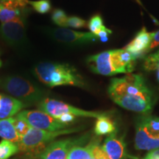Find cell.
I'll return each instance as SVG.
<instances>
[{"label": "cell", "instance_id": "9", "mask_svg": "<svg viewBox=\"0 0 159 159\" xmlns=\"http://www.w3.org/2000/svg\"><path fill=\"white\" fill-rule=\"evenodd\" d=\"M90 137V133L76 138L53 141L40 154L39 159H66L73 147L85 144Z\"/></svg>", "mask_w": 159, "mask_h": 159}, {"label": "cell", "instance_id": "14", "mask_svg": "<svg viewBox=\"0 0 159 159\" xmlns=\"http://www.w3.org/2000/svg\"><path fill=\"white\" fill-rule=\"evenodd\" d=\"M152 41V33H148L145 27L137 33L136 37L125 48L137 59L144 53L149 52L150 43Z\"/></svg>", "mask_w": 159, "mask_h": 159}, {"label": "cell", "instance_id": "6", "mask_svg": "<svg viewBox=\"0 0 159 159\" xmlns=\"http://www.w3.org/2000/svg\"><path fill=\"white\" fill-rule=\"evenodd\" d=\"M135 148L149 151L159 149V117L144 114L136 119Z\"/></svg>", "mask_w": 159, "mask_h": 159}, {"label": "cell", "instance_id": "35", "mask_svg": "<svg viewBox=\"0 0 159 159\" xmlns=\"http://www.w3.org/2000/svg\"><path fill=\"white\" fill-rule=\"evenodd\" d=\"M137 1H138V2H139V0H137Z\"/></svg>", "mask_w": 159, "mask_h": 159}, {"label": "cell", "instance_id": "10", "mask_svg": "<svg viewBox=\"0 0 159 159\" xmlns=\"http://www.w3.org/2000/svg\"><path fill=\"white\" fill-rule=\"evenodd\" d=\"M27 13L16 19L2 23L0 26V36L5 42L13 47L23 44L25 40V22Z\"/></svg>", "mask_w": 159, "mask_h": 159}, {"label": "cell", "instance_id": "28", "mask_svg": "<svg viewBox=\"0 0 159 159\" xmlns=\"http://www.w3.org/2000/svg\"><path fill=\"white\" fill-rule=\"evenodd\" d=\"M158 46H159V30L152 33V41L150 43L149 51L152 50V49L158 47Z\"/></svg>", "mask_w": 159, "mask_h": 159}, {"label": "cell", "instance_id": "34", "mask_svg": "<svg viewBox=\"0 0 159 159\" xmlns=\"http://www.w3.org/2000/svg\"><path fill=\"white\" fill-rule=\"evenodd\" d=\"M2 66V61H1V59H0V66Z\"/></svg>", "mask_w": 159, "mask_h": 159}, {"label": "cell", "instance_id": "25", "mask_svg": "<svg viewBox=\"0 0 159 159\" xmlns=\"http://www.w3.org/2000/svg\"><path fill=\"white\" fill-rule=\"evenodd\" d=\"M88 26L86 21L77 16H69L67 19L66 27H70L73 28H83Z\"/></svg>", "mask_w": 159, "mask_h": 159}, {"label": "cell", "instance_id": "2", "mask_svg": "<svg viewBox=\"0 0 159 159\" xmlns=\"http://www.w3.org/2000/svg\"><path fill=\"white\" fill-rule=\"evenodd\" d=\"M136 58L124 49L105 51L91 55L87 64L93 72L104 76L116 74H130L134 70Z\"/></svg>", "mask_w": 159, "mask_h": 159}, {"label": "cell", "instance_id": "26", "mask_svg": "<svg viewBox=\"0 0 159 159\" xmlns=\"http://www.w3.org/2000/svg\"><path fill=\"white\" fill-rule=\"evenodd\" d=\"M99 142H97L93 148L92 154L94 159H109L108 155L105 152L102 147L99 146Z\"/></svg>", "mask_w": 159, "mask_h": 159}, {"label": "cell", "instance_id": "30", "mask_svg": "<svg viewBox=\"0 0 159 159\" xmlns=\"http://www.w3.org/2000/svg\"><path fill=\"white\" fill-rule=\"evenodd\" d=\"M143 159H159V149L151 150Z\"/></svg>", "mask_w": 159, "mask_h": 159}, {"label": "cell", "instance_id": "24", "mask_svg": "<svg viewBox=\"0 0 159 159\" xmlns=\"http://www.w3.org/2000/svg\"><path fill=\"white\" fill-rule=\"evenodd\" d=\"M103 26L104 25H103L102 19L99 15H95L93 17H91L88 24V27L91 33H94L96 35L98 33V32L102 29Z\"/></svg>", "mask_w": 159, "mask_h": 159}, {"label": "cell", "instance_id": "33", "mask_svg": "<svg viewBox=\"0 0 159 159\" xmlns=\"http://www.w3.org/2000/svg\"><path fill=\"white\" fill-rule=\"evenodd\" d=\"M158 80H159V69H158Z\"/></svg>", "mask_w": 159, "mask_h": 159}, {"label": "cell", "instance_id": "13", "mask_svg": "<svg viewBox=\"0 0 159 159\" xmlns=\"http://www.w3.org/2000/svg\"><path fill=\"white\" fill-rule=\"evenodd\" d=\"M102 148L109 159H127L129 158L126 144L122 137L117 135V130L105 139Z\"/></svg>", "mask_w": 159, "mask_h": 159}, {"label": "cell", "instance_id": "36", "mask_svg": "<svg viewBox=\"0 0 159 159\" xmlns=\"http://www.w3.org/2000/svg\"><path fill=\"white\" fill-rule=\"evenodd\" d=\"M93 159H94V158H93Z\"/></svg>", "mask_w": 159, "mask_h": 159}, {"label": "cell", "instance_id": "23", "mask_svg": "<svg viewBox=\"0 0 159 159\" xmlns=\"http://www.w3.org/2000/svg\"><path fill=\"white\" fill-rule=\"evenodd\" d=\"M68 16L66 13L61 9H55L52 13V20L55 25L61 27H66Z\"/></svg>", "mask_w": 159, "mask_h": 159}, {"label": "cell", "instance_id": "1", "mask_svg": "<svg viewBox=\"0 0 159 159\" xmlns=\"http://www.w3.org/2000/svg\"><path fill=\"white\" fill-rule=\"evenodd\" d=\"M108 94L115 103L128 111L148 114L153 108V94L142 75L128 74L113 78Z\"/></svg>", "mask_w": 159, "mask_h": 159}, {"label": "cell", "instance_id": "18", "mask_svg": "<svg viewBox=\"0 0 159 159\" xmlns=\"http://www.w3.org/2000/svg\"><path fill=\"white\" fill-rule=\"evenodd\" d=\"M94 133L97 136L110 135L116 130V125L108 115H104L97 118L94 126Z\"/></svg>", "mask_w": 159, "mask_h": 159}, {"label": "cell", "instance_id": "22", "mask_svg": "<svg viewBox=\"0 0 159 159\" xmlns=\"http://www.w3.org/2000/svg\"><path fill=\"white\" fill-rule=\"evenodd\" d=\"M13 119L14 128L16 130L18 135L21 139L24 136H25L27 134V132L31 128V127L25 120L19 118V117L15 116L13 117Z\"/></svg>", "mask_w": 159, "mask_h": 159}, {"label": "cell", "instance_id": "32", "mask_svg": "<svg viewBox=\"0 0 159 159\" xmlns=\"http://www.w3.org/2000/svg\"><path fill=\"white\" fill-rule=\"evenodd\" d=\"M22 159H37L36 158H22Z\"/></svg>", "mask_w": 159, "mask_h": 159}, {"label": "cell", "instance_id": "4", "mask_svg": "<svg viewBox=\"0 0 159 159\" xmlns=\"http://www.w3.org/2000/svg\"><path fill=\"white\" fill-rule=\"evenodd\" d=\"M0 88L25 105L39 103L44 99L45 92L30 81L19 76L9 75L0 80Z\"/></svg>", "mask_w": 159, "mask_h": 159}, {"label": "cell", "instance_id": "20", "mask_svg": "<svg viewBox=\"0 0 159 159\" xmlns=\"http://www.w3.org/2000/svg\"><path fill=\"white\" fill-rule=\"evenodd\" d=\"M33 8L41 14H45L50 11L52 8L51 2L49 0H39V1H29Z\"/></svg>", "mask_w": 159, "mask_h": 159}, {"label": "cell", "instance_id": "16", "mask_svg": "<svg viewBox=\"0 0 159 159\" xmlns=\"http://www.w3.org/2000/svg\"><path fill=\"white\" fill-rule=\"evenodd\" d=\"M0 137L17 144L19 142L21 138L14 128L13 117L0 119Z\"/></svg>", "mask_w": 159, "mask_h": 159}, {"label": "cell", "instance_id": "5", "mask_svg": "<svg viewBox=\"0 0 159 159\" xmlns=\"http://www.w3.org/2000/svg\"><path fill=\"white\" fill-rule=\"evenodd\" d=\"M79 128L63 129L57 131H47L31 128L18 143L19 150L30 155L41 154L57 136L76 132Z\"/></svg>", "mask_w": 159, "mask_h": 159}, {"label": "cell", "instance_id": "27", "mask_svg": "<svg viewBox=\"0 0 159 159\" xmlns=\"http://www.w3.org/2000/svg\"><path fill=\"white\" fill-rule=\"evenodd\" d=\"M57 119L59 120L61 122L63 123V124L69 125L70 123L74 122L75 119V116L70 114H62L59 117H57Z\"/></svg>", "mask_w": 159, "mask_h": 159}, {"label": "cell", "instance_id": "3", "mask_svg": "<svg viewBox=\"0 0 159 159\" xmlns=\"http://www.w3.org/2000/svg\"><path fill=\"white\" fill-rule=\"evenodd\" d=\"M34 73L41 82L49 87L71 85L84 87L85 83L74 67L58 63H41L34 69Z\"/></svg>", "mask_w": 159, "mask_h": 159}, {"label": "cell", "instance_id": "17", "mask_svg": "<svg viewBox=\"0 0 159 159\" xmlns=\"http://www.w3.org/2000/svg\"><path fill=\"white\" fill-rule=\"evenodd\" d=\"M99 142L100 139L94 138L85 148L80 146L73 147L69 150L66 159H93V148L97 142Z\"/></svg>", "mask_w": 159, "mask_h": 159}, {"label": "cell", "instance_id": "21", "mask_svg": "<svg viewBox=\"0 0 159 159\" xmlns=\"http://www.w3.org/2000/svg\"><path fill=\"white\" fill-rule=\"evenodd\" d=\"M144 67L146 70H154L159 67V49L156 52L152 53L144 59Z\"/></svg>", "mask_w": 159, "mask_h": 159}, {"label": "cell", "instance_id": "8", "mask_svg": "<svg viewBox=\"0 0 159 159\" xmlns=\"http://www.w3.org/2000/svg\"><path fill=\"white\" fill-rule=\"evenodd\" d=\"M16 116L25 120L31 128L40 130L57 131L69 126L42 111H22Z\"/></svg>", "mask_w": 159, "mask_h": 159}, {"label": "cell", "instance_id": "12", "mask_svg": "<svg viewBox=\"0 0 159 159\" xmlns=\"http://www.w3.org/2000/svg\"><path fill=\"white\" fill-rule=\"evenodd\" d=\"M29 0H0V21L7 22L27 12Z\"/></svg>", "mask_w": 159, "mask_h": 159}, {"label": "cell", "instance_id": "7", "mask_svg": "<svg viewBox=\"0 0 159 159\" xmlns=\"http://www.w3.org/2000/svg\"><path fill=\"white\" fill-rule=\"evenodd\" d=\"M40 111L47 113L51 116L57 119L62 114H70L75 116L90 117V118H99V117L106 115L105 112H95V111H88L83 109L75 108L72 105L67 103L56 100L54 99L44 98L38 105Z\"/></svg>", "mask_w": 159, "mask_h": 159}, {"label": "cell", "instance_id": "15", "mask_svg": "<svg viewBox=\"0 0 159 159\" xmlns=\"http://www.w3.org/2000/svg\"><path fill=\"white\" fill-rule=\"evenodd\" d=\"M25 105L13 97L0 94V119L13 117L18 114Z\"/></svg>", "mask_w": 159, "mask_h": 159}, {"label": "cell", "instance_id": "31", "mask_svg": "<svg viewBox=\"0 0 159 159\" xmlns=\"http://www.w3.org/2000/svg\"><path fill=\"white\" fill-rule=\"evenodd\" d=\"M101 41H102V42H106L107 41H108V37H104V38H101L100 39Z\"/></svg>", "mask_w": 159, "mask_h": 159}, {"label": "cell", "instance_id": "11", "mask_svg": "<svg viewBox=\"0 0 159 159\" xmlns=\"http://www.w3.org/2000/svg\"><path fill=\"white\" fill-rule=\"evenodd\" d=\"M49 34L55 40L66 44L79 45L95 41L98 39L92 33H83L61 27L49 30Z\"/></svg>", "mask_w": 159, "mask_h": 159}, {"label": "cell", "instance_id": "29", "mask_svg": "<svg viewBox=\"0 0 159 159\" xmlns=\"http://www.w3.org/2000/svg\"><path fill=\"white\" fill-rule=\"evenodd\" d=\"M112 33V31L111 30H109L105 26H103V27H102V29L100 30L98 32V33H97V36L98 38H104V37H108V35H110Z\"/></svg>", "mask_w": 159, "mask_h": 159}, {"label": "cell", "instance_id": "19", "mask_svg": "<svg viewBox=\"0 0 159 159\" xmlns=\"http://www.w3.org/2000/svg\"><path fill=\"white\" fill-rule=\"evenodd\" d=\"M19 148L17 143L2 139L0 142V159H8L18 153Z\"/></svg>", "mask_w": 159, "mask_h": 159}]
</instances>
